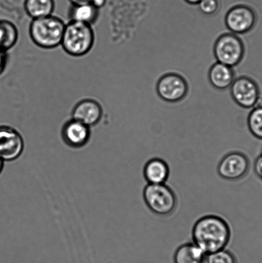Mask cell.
<instances>
[{
	"label": "cell",
	"instance_id": "1",
	"mask_svg": "<svg viewBox=\"0 0 262 263\" xmlns=\"http://www.w3.org/2000/svg\"><path fill=\"white\" fill-rule=\"evenodd\" d=\"M232 235L230 223L217 215L202 216L195 222L192 230V242L207 256L226 249Z\"/></svg>",
	"mask_w": 262,
	"mask_h": 263
},
{
	"label": "cell",
	"instance_id": "2",
	"mask_svg": "<svg viewBox=\"0 0 262 263\" xmlns=\"http://www.w3.org/2000/svg\"><path fill=\"white\" fill-rule=\"evenodd\" d=\"M66 24L54 15L32 20L29 27L31 40L43 49H53L61 45Z\"/></svg>",
	"mask_w": 262,
	"mask_h": 263
},
{
	"label": "cell",
	"instance_id": "3",
	"mask_svg": "<svg viewBox=\"0 0 262 263\" xmlns=\"http://www.w3.org/2000/svg\"><path fill=\"white\" fill-rule=\"evenodd\" d=\"M94 41L91 25L70 21L66 24L61 46L68 55L82 57L92 50Z\"/></svg>",
	"mask_w": 262,
	"mask_h": 263
},
{
	"label": "cell",
	"instance_id": "4",
	"mask_svg": "<svg viewBox=\"0 0 262 263\" xmlns=\"http://www.w3.org/2000/svg\"><path fill=\"white\" fill-rule=\"evenodd\" d=\"M143 198L149 210L160 216L171 215L176 210L178 198L175 192L166 184L146 185Z\"/></svg>",
	"mask_w": 262,
	"mask_h": 263
},
{
	"label": "cell",
	"instance_id": "5",
	"mask_svg": "<svg viewBox=\"0 0 262 263\" xmlns=\"http://www.w3.org/2000/svg\"><path fill=\"white\" fill-rule=\"evenodd\" d=\"M245 48L237 34L226 33L218 39L214 46V55L218 63L228 66H237L242 60Z\"/></svg>",
	"mask_w": 262,
	"mask_h": 263
},
{
	"label": "cell",
	"instance_id": "6",
	"mask_svg": "<svg viewBox=\"0 0 262 263\" xmlns=\"http://www.w3.org/2000/svg\"><path fill=\"white\" fill-rule=\"evenodd\" d=\"M257 20L255 10L250 5L237 4L228 10L225 22L228 29L235 34H243L252 30Z\"/></svg>",
	"mask_w": 262,
	"mask_h": 263
},
{
	"label": "cell",
	"instance_id": "7",
	"mask_svg": "<svg viewBox=\"0 0 262 263\" xmlns=\"http://www.w3.org/2000/svg\"><path fill=\"white\" fill-rule=\"evenodd\" d=\"M250 167V160L245 154L237 151L231 152L220 160L217 173L223 179L237 181L246 176Z\"/></svg>",
	"mask_w": 262,
	"mask_h": 263
},
{
	"label": "cell",
	"instance_id": "8",
	"mask_svg": "<svg viewBox=\"0 0 262 263\" xmlns=\"http://www.w3.org/2000/svg\"><path fill=\"white\" fill-rule=\"evenodd\" d=\"M230 89L235 102L246 109L251 110L255 107L260 97L258 84L247 77L235 79Z\"/></svg>",
	"mask_w": 262,
	"mask_h": 263
},
{
	"label": "cell",
	"instance_id": "9",
	"mask_svg": "<svg viewBox=\"0 0 262 263\" xmlns=\"http://www.w3.org/2000/svg\"><path fill=\"white\" fill-rule=\"evenodd\" d=\"M24 140L15 128L8 125H0V157L4 161H13L22 154Z\"/></svg>",
	"mask_w": 262,
	"mask_h": 263
},
{
	"label": "cell",
	"instance_id": "10",
	"mask_svg": "<svg viewBox=\"0 0 262 263\" xmlns=\"http://www.w3.org/2000/svg\"><path fill=\"white\" fill-rule=\"evenodd\" d=\"M156 89L159 97L164 101L176 102L186 97L188 87L183 77L169 73L159 80Z\"/></svg>",
	"mask_w": 262,
	"mask_h": 263
},
{
	"label": "cell",
	"instance_id": "11",
	"mask_svg": "<svg viewBox=\"0 0 262 263\" xmlns=\"http://www.w3.org/2000/svg\"><path fill=\"white\" fill-rule=\"evenodd\" d=\"M103 109L96 100L84 99L77 103L72 111V119L84 123L91 127L101 120Z\"/></svg>",
	"mask_w": 262,
	"mask_h": 263
},
{
	"label": "cell",
	"instance_id": "12",
	"mask_svg": "<svg viewBox=\"0 0 262 263\" xmlns=\"http://www.w3.org/2000/svg\"><path fill=\"white\" fill-rule=\"evenodd\" d=\"M90 136V127L74 119L66 122L63 128L64 140L74 148L84 146L88 142Z\"/></svg>",
	"mask_w": 262,
	"mask_h": 263
},
{
	"label": "cell",
	"instance_id": "13",
	"mask_svg": "<svg viewBox=\"0 0 262 263\" xmlns=\"http://www.w3.org/2000/svg\"><path fill=\"white\" fill-rule=\"evenodd\" d=\"M143 172L148 184H166L170 175V168L164 160L155 157L146 162Z\"/></svg>",
	"mask_w": 262,
	"mask_h": 263
},
{
	"label": "cell",
	"instance_id": "14",
	"mask_svg": "<svg viewBox=\"0 0 262 263\" xmlns=\"http://www.w3.org/2000/svg\"><path fill=\"white\" fill-rule=\"evenodd\" d=\"M209 76L210 83L218 89L230 88L235 79L233 68L218 62L210 68Z\"/></svg>",
	"mask_w": 262,
	"mask_h": 263
},
{
	"label": "cell",
	"instance_id": "15",
	"mask_svg": "<svg viewBox=\"0 0 262 263\" xmlns=\"http://www.w3.org/2000/svg\"><path fill=\"white\" fill-rule=\"evenodd\" d=\"M99 10L92 4L71 5L68 12L69 20L92 26L98 20Z\"/></svg>",
	"mask_w": 262,
	"mask_h": 263
},
{
	"label": "cell",
	"instance_id": "16",
	"mask_svg": "<svg viewBox=\"0 0 262 263\" xmlns=\"http://www.w3.org/2000/svg\"><path fill=\"white\" fill-rule=\"evenodd\" d=\"M207 255L193 242L184 243L176 249L174 263H204Z\"/></svg>",
	"mask_w": 262,
	"mask_h": 263
},
{
	"label": "cell",
	"instance_id": "17",
	"mask_svg": "<svg viewBox=\"0 0 262 263\" xmlns=\"http://www.w3.org/2000/svg\"><path fill=\"white\" fill-rule=\"evenodd\" d=\"M55 0H24L23 9L32 20L53 15Z\"/></svg>",
	"mask_w": 262,
	"mask_h": 263
},
{
	"label": "cell",
	"instance_id": "18",
	"mask_svg": "<svg viewBox=\"0 0 262 263\" xmlns=\"http://www.w3.org/2000/svg\"><path fill=\"white\" fill-rule=\"evenodd\" d=\"M19 39V30L9 20H0V49L7 51L16 45Z\"/></svg>",
	"mask_w": 262,
	"mask_h": 263
},
{
	"label": "cell",
	"instance_id": "19",
	"mask_svg": "<svg viewBox=\"0 0 262 263\" xmlns=\"http://www.w3.org/2000/svg\"><path fill=\"white\" fill-rule=\"evenodd\" d=\"M248 130L256 138L262 140V106L253 108L247 119Z\"/></svg>",
	"mask_w": 262,
	"mask_h": 263
},
{
	"label": "cell",
	"instance_id": "20",
	"mask_svg": "<svg viewBox=\"0 0 262 263\" xmlns=\"http://www.w3.org/2000/svg\"><path fill=\"white\" fill-rule=\"evenodd\" d=\"M207 263H236L234 256L224 249L208 255Z\"/></svg>",
	"mask_w": 262,
	"mask_h": 263
},
{
	"label": "cell",
	"instance_id": "21",
	"mask_svg": "<svg viewBox=\"0 0 262 263\" xmlns=\"http://www.w3.org/2000/svg\"><path fill=\"white\" fill-rule=\"evenodd\" d=\"M220 5V0H201L197 4V7L203 14L212 15L219 11Z\"/></svg>",
	"mask_w": 262,
	"mask_h": 263
},
{
	"label": "cell",
	"instance_id": "22",
	"mask_svg": "<svg viewBox=\"0 0 262 263\" xmlns=\"http://www.w3.org/2000/svg\"><path fill=\"white\" fill-rule=\"evenodd\" d=\"M8 63L7 51L0 49V76H2L6 69Z\"/></svg>",
	"mask_w": 262,
	"mask_h": 263
},
{
	"label": "cell",
	"instance_id": "23",
	"mask_svg": "<svg viewBox=\"0 0 262 263\" xmlns=\"http://www.w3.org/2000/svg\"><path fill=\"white\" fill-rule=\"evenodd\" d=\"M255 170L256 174L262 179V154L256 160Z\"/></svg>",
	"mask_w": 262,
	"mask_h": 263
},
{
	"label": "cell",
	"instance_id": "24",
	"mask_svg": "<svg viewBox=\"0 0 262 263\" xmlns=\"http://www.w3.org/2000/svg\"><path fill=\"white\" fill-rule=\"evenodd\" d=\"M107 3V0H93L91 4L97 9L101 10L106 6Z\"/></svg>",
	"mask_w": 262,
	"mask_h": 263
},
{
	"label": "cell",
	"instance_id": "25",
	"mask_svg": "<svg viewBox=\"0 0 262 263\" xmlns=\"http://www.w3.org/2000/svg\"><path fill=\"white\" fill-rule=\"evenodd\" d=\"M93 0H69L71 5L91 4Z\"/></svg>",
	"mask_w": 262,
	"mask_h": 263
},
{
	"label": "cell",
	"instance_id": "26",
	"mask_svg": "<svg viewBox=\"0 0 262 263\" xmlns=\"http://www.w3.org/2000/svg\"><path fill=\"white\" fill-rule=\"evenodd\" d=\"M184 1L186 2L187 4L192 5H196L198 4L201 1V0H184Z\"/></svg>",
	"mask_w": 262,
	"mask_h": 263
},
{
	"label": "cell",
	"instance_id": "27",
	"mask_svg": "<svg viewBox=\"0 0 262 263\" xmlns=\"http://www.w3.org/2000/svg\"><path fill=\"white\" fill-rule=\"evenodd\" d=\"M4 160L0 157V174H1L3 168H4Z\"/></svg>",
	"mask_w": 262,
	"mask_h": 263
}]
</instances>
